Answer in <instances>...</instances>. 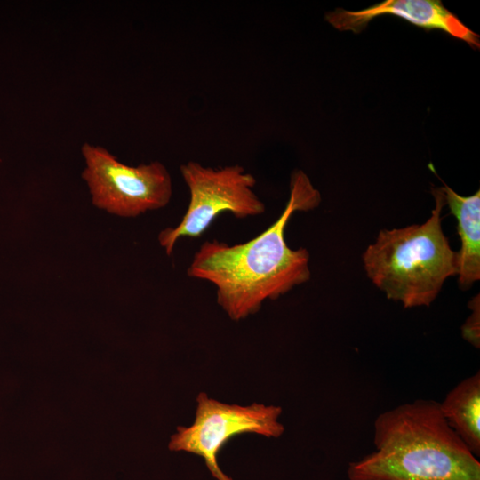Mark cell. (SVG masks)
I'll list each match as a JSON object with an SVG mask.
<instances>
[{
	"label": "cell",
	"mask_w": 480,
	"mask_h": 480,
	"mask_svg": "<svg viewBox=\"0 0 480 480\" xmlns=\"http://www.w3.org/2000/svg\"><path fill=\"white\" fill-rule=\"evenodd\" d=\"M450 428L473 455H480V372L457 384L439 403Z\"/></svg>",
	"instance_id": "cell-9"
},
{
	"label": "cell",
	"mask_w": 480,
	"mask_h": 480,
	"mask_svg": "<svg viewBox=\"0 0 480 480\" xmlns=\"http://www.w3.org/2000/svg\"><path fill=\"white\" fill-rule=\"evenodd\" d=\"M432 193L436 205L428 220L380 230L363 253L367 276L388 299L404 308L429 306L444 282L458 275L457 252L442 228L444 196L440 188Z\"/></svg>",
	"instance_id": "cell-3"
},
{
	"label": "cell",
	"mask_w": 480,
	"mask_h": 480,
	"mask_svg": "<svg viewBox=\"0 0 480 480\" xmlns=\"http://www.w3.org/2000/svg\"><path fill=\"white\" fill-rule=\"evenodd\" d=\"M468 307L472 309L471 315L468 317L461 327L462 337L472 344L475 348L480 347V309L479 297H475L469 302Z\"/></svg>",
	"instance_id": "cell-10"
},
{
	"label": "cell",
	"mask_w": 480,
	"mask_h": 480,
	"mask_svg": "<svg viewBox=\"0 0 480 480\" xmlns=\"http://www.w3.org/2000/svg\"><path fill=\"white\" fill-rule=\"evenodd\" d=\"M444 203L457 220L460 248L457 252L459 284L468 289L480 279V191L462 196L444 184Z\"/></svg>",
	"instance_id": "cell-8"
},
{
	"label": "cell",
	"mask_w": 480,
	"mask_h": 480,
	"mask_svg": "<svg viewBox=\"0 0 480 480\" xmlns=\"http://www.w3.org/2000/svg\"><path fill=\"white\" fill-rule=\"evenodd\" d=\"M390 14L426 30L441 29L479 48V36L469 29L440 0H386L360 11L338 8L329 12L325 20L340 31L361 32L374 18Z\"/></svg>",
	"instance_id": "cell-7"
},
{
	"label": "cell",
	"mask_w": 480,
	"mask_h": 480,
	"mask_svg": "<svg viewBox=\"0 0 480 480\" xmlns=\"http://www.w3.org/2000/svg\"><path fill=\"white\" fill-rule=\"evenodd\" d=\"M82 178L97 208L124 218L166 206L172 195V178L159 161L138 166L121 163L105 148L84 143Z\"/></svg>",
	"instance_id": "cell-5"
},
{
	"label": "cell",
	"mask_w": 480,
	"mask_h": 480,
	"mask_svg": "<svg viewBox=\"0 0 480 480\" xmlns=\"http://www.w3.org/2000/svg\"><path fill=\"white\" fill-rule=\"evenodd\" d=\"M320 202L321 195L308 175L295 170L286 206L271 226L242 244L205 241L195 252L188 276L215 286L217 304L231 320L257 313L266 300H276L310 279L308 250L290 248L284 233L294 212L313 210Z\"/></svg>",
	"instance_id": "cell-1"
},
{
	"label": "cell",
	"mask_w": 480,
	"mask_h": 480,
	"mask_svg": "<svg viewBox=\"0 0 480 480\" xmlns=\"http://www.w3.org/2000/svg\"><path fill=\"white\" fill-rule=\"evenodd\" d=\"M282 408L252 404L247 406L224 404L201 392L196 397L194 423L180 426L170 439L168 448L202 457L217 480H232L220 468L217 455L224 444L236 435L254 433L279 437L284 428L278 421Z\"/></svg>",
	"instance_id": "cell-6"
},
{
	"label": "cell",
	"mask_w": 480,
	"mask_h": 480,
	"mask_svg": "<svg viewBox=\"0 0 480 480\" xmlns=\"http://www.w3.org/2000/svg\"><path fill=\"white\" fill-rule=\"evenodd\" d=\"M376 451L348 468L349 480H480V463L438 402L415 400L374 421Z\"/></svg>",
	"instance_id": "cell-2"
},
{
	"label": "cell",
	"mask_w": 480,
	"mask_h": 480,
	"mask_svg": "<svg viewBox=\"0 0 480 480\" xmlns=\"http://www.w3.org/2000/svg\"><path fill=\"white\" fill-rule=\"evenodd\" d=\"M180 171L189 191V202L180 222L158 235L167 255L180 238L201 236L222 212L245 219L265 212L264 203L253 190L255 177L239 164L212 168L188 161Z\"/></svg>",
	"instance_id": "cell-4"
}]
</instances>
